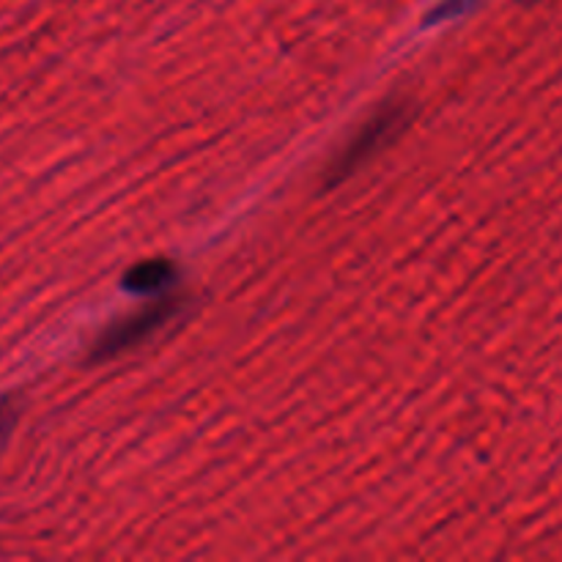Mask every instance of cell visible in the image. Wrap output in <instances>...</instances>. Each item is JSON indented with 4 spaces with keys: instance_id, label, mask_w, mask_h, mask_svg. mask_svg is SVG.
Wrapping results in <instances>:
<instances>
[{
    "instance_id": "cell-4",
    "label": "cell",
    "mask_w": 562,
    "mask_h": 562,
    "mask_svg": "<svg viewBox=\"0 0 562 562\" xmlns=\"http://www.w3.org/2000/svg\"><path fill=\"white\" fill-rule=\"evenodd\" d=\"M11 423H14V412H11L9 401H0V439L9 434Z\"/></svg>"
},
{
    "instance_id": "cell-1",
    "label": "cell",
    "mask_w": 562,
    "mask_h": 562,
    "mask_svg": "<svg viewBox=\"0 0 562 562\" xmlns=\"http://www.w3.org/2000/svg\"><path fill=\"white\" fill-rule=\"evenodd\" d=\"M404 121H406V110L401 108V104H390V108H384L382 113L373 115V119L357 132L355 140L338 154V159L329 165V184L349 179V176L355 173L362 162H368V159L384 146V143L393 140V135L401 130Z\"/></svg>"
},
{
    "instance_id": "cell-2",
    "label": "cell",
    "mask_w": 562,
    "mask_h": 562,
    "mask_svg": "<svg viewBox=\"0 0 562 562\" xmlns=\"http://www.w3.org/2000/svg\"><path fill=\"white\" fill-rule=\"evenodd\" d=\"M176 307H179V300H176V296H162V300L151 302V305L143 307V311L121 318L119 324H113V327L99 338L97 357H113L126 349H135L137 344L151 338V335L173 316Z\"/></svg>"
},
{
    "instance_id": "cell-3",
    "label": "cell",
    "mask_w": 562,
    "mask_h": 562,
    "mask_svg": "<svg viewBox=\"0 0 562 562\" xmlns=\"http://www.w3.org/2000/svg\"><path fill=\"white\" fill-rule=\"evenodd\" d=\"M173 280V267L168 261H146L126 274L124 283L137 294H157Z\"/></svg>"
}]
</instances>
